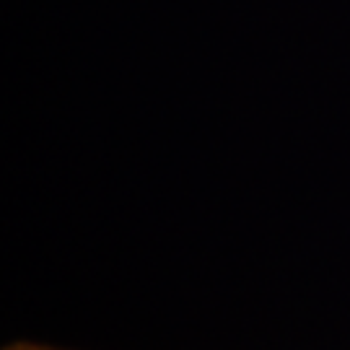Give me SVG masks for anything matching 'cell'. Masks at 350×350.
<instances>
[{
    "label": "cell",
    "mask_w": 350,
    "mask_h": 350,
    "mask_svg": "<svg viewBox=\"0 0 350 350\" xmlns=\"http://www.w3.org/2000/svg\"><path fill=\"white\" fill-rule=\"evenodd\" d=\"M5 350H63V348H50V345H37V342H16V345H8Z\"/></svg>",
    "instance_id": "cell-1"
}]
</instances>
